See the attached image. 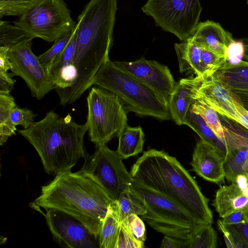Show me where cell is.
Segmentation results:
<instances>
[{
    "mask_svg": "<svg viewBox=\"0 0 248 248\" xmlns=\"http://www.w3.org/2000/svg\"><path fill=\"white\" fill-rule=\"evenodd\" d=\"M117 10V0H90L78 17L76 52L68 71L74 85L68 95L72 102L93 85L108 54Z\"/></svg>",
    "mask_w": 248,
    "mask_h": 248,
    "instance_id": "6da1fadb",
    "label": "cell"
},
{
    "mask_svg": "<svg viewBox=\"0 0 248 248\" xmlns=\"http://www.w3.org/2000/svg\"><path fill=\"white\" fill-rule=\"evenodd\" d=\"M130 173L132 179L166 196L198 224L213 223L208 199L175 157L163 150L151 149L132 165Z\"/></svg>",
    "mask_w": 248,
    "mask_h": 248,
    "instance_id": "7a4b0ae2",
    "label": "cell"
},
{
    "mask_svg": "<svg viewBox=\"0 0 248 248\" xmlns=\"http://www.w3.org/2000/svg\"><path fill=\"white\" fill-rule=\"evenodd\" d=\"M113 200L94 181L77 172L56 175L34 201L47 210L58 209L82 222L96 237H99L108 207Z\"/></svg>",
    "mask_w": 248,
    "mask_h": 248,
    "instance_id": "3957f363",
    "label": "cell"
},
{
    "mask_svg": "<svg viewBox=\"0 0 248 248\" xmlns=\"http://www.w3.org/2000/svg\"><path fill=\"white\" fill-rule=\"evenodd\" d=\"M85 124H79L68 114L62 117L53 110L29 128L18 131L35 148L45 171L57 175L71 171L87 153L84 136Z\"/></svg>",
    "mask_w": 248,
    "mask_h": 248,
    "instance_id": "277c9868",
    "label": "cell"
},
{
    "mask_svg": "<svg viewBox=\"0 0 248 248\" xmlns=\"http://www.w3.org/2000/svg\"><path fill=\"white\" fill-rule=\"evenodd\" d=\"M93 85L115 94L127 112L162 120L171 118L169 108L154 92L110 60L101 66L93 79Z\"/></svg>",
    "mask_w": 248,
    "mask_h": 248,
    "instance_id": "5b68a950",
    "label": "cell"
},
{
    "mask_svg": "<svg viewBox=\"0 0 248 248\" xmlns=\"http://www.w3.org/2000/svg\"><path fill=\"white\" fill-rule=\"evenodd\" d=\"M130 186L144 201L146 213L140 217L156 231L186 240L198 223L185 210L166 196L132 180Z\"/></svg>",
    "mask_w": 248,
    "mask_h": 248,
    "instance_id": "8992f818",
    "label": "cell"
},
{
    "mask_svg": "<svg viewBox=\"0 0 248 248\" xmlns=\"http://www.w3.org/2000/svg\"><path fill=\"white\" fill-rule=\"evenodd\" d=\"M88 114L85 124L90 140L106 144L127 125V111L119 98L101 87H93L87 98Z\"/></svg>",
    "mask_w": 248,
    "mask_h": 248,
    "instance_id": "52a82bcc",
    "label": "cell"
},
{
    "mask_svg": "<svg viewBox=\"0 0 248 248\" xmlns=\"http://www.w3.org/2000/svg\"><path fill=\"white\" fill-rule=\"evenodd\" d=\"M15 25L33 39L54 42L69 33L76 23L64 0H36L19 16Z\"/></svg>",
    "mask_w": 248,
    "mask_h": 248,
    "instance_id": "ba28073f",
    "label": "cell"
},
{
    "mask_svg": "<svg viewBox=\"0 0 248 248\" xmlns=\"http://www.w3.org/2000/svg\"><path fill=\"white\" fill-rule=\"evenodd\" d=\"M77 172L90 178L100 186L113 201L131 185L132 178L123 162V157L106 144L95 145V151L85 158Z\"/></svg>",
    "mask_w": 248,
    "mask_h": 248,
    "instance_id": "9c48e42d",
    "label": "cell"
},
{
    "mask_svg": "<svg viewBox=\"0 0 248 248\" xmlns=\"http://www.w3.org/2000/svg\"><path fill=\"white\" fill-rule=\"evenodd\" d=\"M141 9L156 25L184 41L193 34L202 7L199 0H148Z\"/></svg>",
    "mask_w": 248,
    "mask_h": 248,
    "instance_id": "30bf717a",
    "label": "cell"
},
{
    "mask_svg": "<svg viewBox=\"0 0 248 248\" xmlns=\"http://www.w3.org/2000/svg\"><path fill=\"white\" fill-rule=\"evenodd\" d=\"M33 38H29L9 48L8 55L11 64L10 70L21 77L30 90L32 97L42 99L55 89L51 76L41 64L38 56L32 51Z\"/></svg>",
    "mask_w": 248,
    "mask_h": 248,
    "instance_id": "8fae6325",
    "label": "cell"
},
{
    "mask_svg": "<svg viewBox=\"0 0 248 248\" xmlns=\"http://www.w3.org/2000/svg\"><path fill=\"white\" fill-rule=\"evenodd\" d=\"M46 218L54 240L61 247L99 248L98 238L75 217L58 209H49Z\"/></svg>",
    "mask_w": 248,
    "mask_h": 248,
    "instance_id": "7c38bea8",
    "label": "cell"
},
{
    "mask_svg": "<svg viewBox=\"0 0 248 248\" xmlns=\"http://www.w3.org/2000/svg\"><path fill=\"white\" fill-rule=\"evenodd\" d=\"M114 63L141 82L169 108L176 82L166 65L143 58L134 62L116 61Z\"/></svg>",
    "mask_w": 248,
    "mask_h": 248,
    "instance_id": "4fadbf2b",
    "label": "cell"
},
{
    "mask_svg": "<svg viewBox=\"0 0 248 248\" xmlns=\"http://www.w3.org/2000/svg\"><path fill=\"white\" fill-rule=\"evenodd\" d=\"M195 99L204 101L219 115L238 122L239 115L236 108L238 101L231 89L215 72L202 80Z\"/></svg>",
    "mask_w": 248,
    "mask_h": 248,
    "instance_id": "5bb4252c",
    "label": "cell"
},
{
    "mask_svg": "<svg viewBox=\"0 0 248 248\" xmlns=\"http://www.w3.org/2000/svg\"><path fill=\"white\" fill-rule=\"evenodd\" d=\"M224 158L213 145L202 139L194 148L190 165L192 170L203 179L217 184L224 183Z\"/></svg>",
    "mask_w": 248,
    "mask_h": 248,
    "instance_id": "9a60e30c",
    "label": "cell"
},
{
    "mask_svg": "<svg viewBox=\"0 0 248 248\" xmlns=\"http://www.w3.org/2000/svg\"><path fill=\"white\" fill-rule=\"evenodd\" d=\"M202 78L198 76L189 77L176 82L171 94L169 109L171 119L178 125L185 124L187 113L202 84Z\"/></svg>",
    "mask_w": 248,
    "mask_h": 248,
    "instance_id": "2e32d148",
    "label": "cell"
},
{
    "mask_svg": "<svg viewBox=\"0 0 248 248\" xmlns=\"http://www.w3.org/2000/svg\"><path fill=\"white\" fill-rule=\"evenodd\" d=\"M191 37L202 48L226 58L227 46L233 40L229 31L218 23L211 20L199 23Z\"/></svg>",
    "mask_w": 248,
    "mask_h": 248,
    "instance_id": "e0dca14e",
    "label": "cell"
},
{
    "mask_svg": "<svg viewBox=\"0 0 248 248\" xmlns=\"http://www.w3.org/2000/svg\"><path fill=\"white\" fill-rule=\"evenodd\" d=\"M213 205L222 218L233 212L241 211L248 221V197L233 181L229 186L218 188Z\"/></svg>",
    "mask_w": 248,
    "mask_h": 248,
    "instance_id": "ac0fdd59",
    "label": "cell"
},
{
    "mask_svg": "<svg viewBox=\"0 0 248 248\" xmlns=\"http://www.w3.org/2000/svg\"><path fill=\"white\" fill-rule=\"evenodd\" d=\"M174 48L180 73L195 74L202 79L204 76L201 60L202 47L190 37L182 43H175Z\"/></svg>",
    "mask_w": 248,
    "mask_h": 248,
    "instance_id": "d6986e66",
    "label": "cell"
},
{
    "mask_svg": "<svg viewBox=\"0 0 248 248\" xmlns=\"http://www.w3.org/2000/svg\"><path fill=\"white\" fill-rule=\"evenodd\" d=\"M121 222L118 203L113 201L108 207L99 235L100 248H116Z\"/></svg>",
    "mask_w": 248,
    "mask_h": 248,
    "instance_id": "ffe728a7",
    "label": "cell"
},
{
    "mask_svg": "<svg viewBox=\"0 0 248 248\" xmlns=\"http://www.w3.org/2000/svg\"><path fill=\"white\" fill-rule=\"evenodd\" d=\"M215 73L231 90L248 91V61L243 60L237 65L226 62Z\"/></svg>",
    "mask_w": 248,
    "mask_h": 248,
    "instance_id": "44dd1931",
    "label": "cell"
},
{
    "mask_svg": "<svg viewBox=\"0 0 248 248\" xmlns=\"http://www.w3.org/2000/svg\"><path fill=\"white\" fill-rule=\"evenodd\" d=\"M118 153L127 159L142 152L144 143V134L140 126L126 125L118 135Z\"/></svg>",
    "mask_w": 248,
    "mask_h": 248,
    "instance_id": "7402d4cb",
    "label": "cell"
},
{
    "mask_svg": "<svg viewBox=\"0 0 248 248\" xmlns=\"http://www.w3.org/2000/svg\"><path fill=\"white\" fill-rule=\"evenodd\" d=\"M185 124L192 129L200 136L201 139L215 146L219 150L225 159L227 153L226 146L215 135L201 116L189 109Z\"/></svg>",
    "mask_w": 248,
    "mask_h": 248,
    "instance_id": "603a6c76",
    "label": "cell"
},
{
    "mask_svg": "<svg viewBox=\"0 0 248 248\" xmlns=\"http://www.w3.org/2000/svg\"><path fill=\"white\" fill-rule=\"evenodd\" d=\"M188 248H215L217 245V235L212 224H197L186 240Z\"/></svg>",
    "mask_w": 248,
    "mask_h": 248,
    "instance_id": "cb8c5ba5",
    "label": "cell"
},
{
    "mask_svg": "<svg viewBox=\"0 0 248 248\" xmlns=\"http://www.w3.org/2000/svg\"><path fill=\"white\" fill-rule=\"evenodd\" d=\"M117 202L121 221L129 215L135 214L141 216L147 212V206L144 200L132 190L131 186L121 194Z\"/></svg>",
    "mask_w": 248,
    "mask_h": 248,
    "instance_id": "d4e9b609",
    "label": "cell"
},
{
    "mask_svg": "<svg viewBox=\"0 0 248 248\" xmlns=\"http://www.w3.org/2000/svg\"><path fill=\"white\" fill-rule=\"evenodd\" d=\"M189 110L201 116L215 135L224 144L223 126L219 115L213 108L204 101L197 100L192 104Z\"/></svg>",
    "mask_w": 248,
    "mask_h": 248,
    "instance_id": "484cf974",
    "label": "cell"
},
{
    "mask_svg": "<svg viewBox=\"0 0 248 248\" xmlns=\"http://www.w3.org/2000/svg\"><path fill=\"white\" fill-rule=\"evenodd\" d=\"M31 38H33L20 28L0 19V46L10 48Z\"/></svg>",
    "mask_w": 248,
    "mask_h": 248,
    "instance_id": "4316f807",
    "label": "cell"
},
{
    "mask_svg": "<svg viewBox=\"0 0 248 248\" xmlns=\"http://www.w3.org/2000/svg\"><path fill=\"white\" fill-rule=\"evenodd\" d=\"M76 29V24L71 32L54 41L53 45L48 50L38 56L41 64L47 71L54 59L68 45L75 32Z\"/></svg>",
    "mask_w": 248,
    "mask_h": 248,
    "instance_id": "83f0119b",
    "label": "cell"
},
{
    "mask_svg": "<svg viewBox=\"0 0 248 248\" xmlns=\"http://www.w3.org/2000/svg\"><path fill=\"white\" fill-rule=\"evenodd\" d=\"M217 226L223 234L226 246L228 248H248L239 230L235 225H225L218 219Z\"/></svg>",
    "mask_w": 248,
    "mask_h": 248,
    "instance_id": "f1b7e54d",
    "label": "cell"
},
{
    "mask_svg": "<svg viewBox=\"0 0 248 248\" xmlns=\"http://www.w3.org/2000/svg\"><path fill=\"white\" fill-rule=\"evenodd\" d=\"M201 60L204 73V76L202 79V80L204 78L217 71L227 62V58L209 49L202 48Z\"/></svg>",
    "mask_w": 248,
    "mask_h": 248,
    "instance_id": "f546056e",
    "label": "cell"
},
{
    "mask_svg": "<svg viewBox=\"0 0 248 248\" xmlns=\"http://www.w3.org/2000/svg\"><path fill=\"white\" fill-rule=\"evenodd\" d=\"M37 114L27 108H21L16 106L12 110L8 122L3 126L9 124L13 128L17 125H22L24 129L29 128L34 123Z\"/></svg>",
    "mask_w": 248,
    "mask_h": 248,
    "instance_id": "4dcf8cb0",
    "label": "cell"
},
{
    "mask_svg": "<svg viewBox=\"0 0 248 248\" xmlns=\"http://www.w3.org/2000/svg\"><path fill=\"white\" fill-rule=\"evenodd\" d=\"M36 0H0V18L4 16H20Z\"/></svg>",
    "mask_w": 248,
    "mask_h": 248,
    "instance_id": "1f68e13d",
    "label": "cell"
},
{
    "mask_svg": "<svg viewBox=\"0 0 248 248\" xmlns=\"http://www.w3.org/2000/svg\"><path fill=\"white\" fill-rule=\"evenodd\" d=\"M133 237L139 242L144 244L146 240V229L143 220L138 215L132 214L123 221Z\"/></svg>",
    "mask_w": 248,
    "mask_h": 248,
    "instance_id": "d6a6232c",
    "label": "cell"
},
{
    "mask_svg": "<svg viewBox=\"0 0 248 248\" xmlns=\"http://www.w3.org/2000/svg\"><path fill=\"white\" fill-rule=\"evenodd\" d=\"M144 244L138 242L126 224L121 221L116 248H143Z\"/></svg>",
    "mask_w": 248,
    "mask_h": 248,
    "instance_id": "836d02e7",
    "label": "cell"
},
{
    "mask_svg": "<svg viewBox=\"0 0 248 248\" xmlns=\"http://www.w3.org/2000/svg\"><path fill=\"white\" fill-rule=\"evenodd\" d=\"M245 53L243 42L240 41H232L227 46V62L232 65H237L243 60Z\"/></svg>",
    "mask_w": 248,
    "mask_h": 248,
    "instance_id": "e575fe53",
    "label": "cell"
},
{
    "mask_svg": "<svg viewBox=\"0 0 248 248\" xmlns=\"http://www.w3.org/2000/svg\"><path fill=\"white\" fill-rule=\"evenodd\" d=\"M16 106L14 98L9 93H0V125L8 122Z\"/></svg>",
    "mask_w": 248,
    "mask_h": 248,
    "instance_id": "d590c367",
    "label": "cell"
},
{
    "mask_svg": "<svg viewBox=\"0 0 248 248\" xmlns=\"http://www.w3.org/2000/svg\"><path fill=\"white\" fill-rule=\"evenodd\" d=\"M13 73L0 72V93H9L13 89L16 80Z\"/></svg>",
    "mask_w": 248,
    "mask_h": 248,
    "instance_id": "8d00e7d4",
    "label": "cell"
},
{
    "mask_svg": "<svg viewBox=\"0 0 248 248\" xmlns=\"http://www.w3.org/2000/svg\"><path fill=\"white\" fill-rule=\"evenodd\" d=\"M188 247L186 240L167 235L163 237L160 246L161 248H188Z\"/></svg>",
    "mask_w": 248,
    "mask_h": 248,
    "instance_id": "74e56055",
    "label": "cell"
},
{
    "mask_svg": "<svg viewBox=\"0 0 248 248\" xmlns=\"http://www.w3.org/2000/svg\"><path fill=\"white\" fill-rule=\"evenodd\" d=\"M222 223L225 225H234L240 223L248 221L244 213L241 211L233 212L221 220Z\"/></svg>",
    "mask_w": 248,
    "mask_h": 248,
    "instance_id": "f35d334b",
    "label": "cell"
},
{
    "mask_svg": "<svg viewBox=\"0 0 248 248\" xmlns=\"http://www.w3.org/2000/svg\"><path fill=\"white\" fill-rule=\"evenodd\" d=\"M9 48L0 46V72H8L11 64L8 55Z\"/></svg>",
    "mask_w": 248,
    "mask_h": 248,
    "instance_id": "ab89813d",
    "label": "cell"
},
{
    "mask_svg": "<svg viewBox=\"0 0 248 248\" xmlns=\"http://www.w3.org/2000/svg\"><path fill=\"white\" fill-rule=\"evenodd\" d=\"M236 108L239 115L238 123L248 130V110L239 101L237 104Z\"/></svg>",
    "mask_w": 248,
    "mask_h": 248,
    "instance_id": "60d3db41",
    "label": "cell"
},
{
    "mask_svg": "<svg viewBox=\"0 0 248 248\" xmlns=\"http://www.w3.org/2000/svg\"><path fill=\"white\" fill-rule=\"evenodd\" d=\"M231 90L237 100L248 110V91Z\"/></svg>",
    "mask_w": 248,
    "mask_h": 248,
    "instance_id": "b9f144b4",
    "label": "cell"
},
{
    "mask_svg": "<svg viewBox=\"0 0 248 248\" xmlns=\"http://www.w3.org/2000/svg\"><path fill=\"white\" fill-rule=\"evenodd\" d=\"M234 225L239 230L244 240L248 245V221Z\"/></svg>",
    "mask_w": 248,
    "mask_h": 248,
    "instance_id": "7bdbcfd3",
    "label": "cell"
},
{
    "mask_svg": "<svg viewBox=\"0 0 248 248\" xmlns=\"http://www.w3.org/2000/svg\"><path fill=\"white\" fill-rule=\"evenodd\" d=\"M241 40L243 42L245 48L243 60L248 61V38H243Z\"/></svg>",
    "mask_w": 248,
    "mask_h": 248,
    "instance_id": "ee69618b",
    "label": "cell"
},
{
    "mask_svg": "<svg viewBox=\"0 0 248 248\" xmlns=\"http://www.w3.org/2000/svg\"><path fill=\"white\" fill-rule=\"evenodd\" d=\"M243 174L248 176V153L247 154V158L246 161L243 167Z\"/></svg>",
    "mask_w": 248,
    "mask_h": 248,
    "instance_id": "f6af8a7d",
    "label": "cell"
},
{
    "mask_svg": "<svg viewBox=\"0 0 248 248\" xmlns=\"http://www.w3.org/2000/svg\"><path fill=\"white\" fill-rule=\"evenodd\" d=\"M247 4H248V0H247Z\"/></svg>",
    "mask_w": 248,
    "mask_h": 248,
    "instance_id": "bcb514c9",
    "label": "cell"
}]
</instances>
